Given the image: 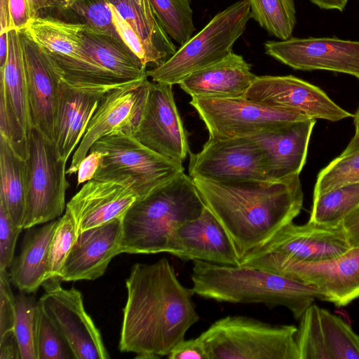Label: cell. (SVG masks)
<instances>
[{
	"label": "cell",
	"instance_id": "obj_28",
	"mask_svg": "<svg viewBox=\"0 0 359 359\" xmlns=\"http://www.w3.org/2000/svg\"><path fill=\"white\" fill-rule=\"evenodd\" d=\"M83 43L93 59L117 80L148 76L147 68L121 39L95 32L86 26Z\"/></svg>",
	"mask_w": 359,
	"mask_h": 359
},
{
	"label": "cell",
	"instance_id": "obj_18",
	"mask_svg": "<svg viewBox=\"0 0 359 359\" xmlns=\"http://www.w3.org/2000/svg\"><path fill=\"white\" fill-rule=\"evenodd\" d=\"M124 82L79 81L65 76L60 69L54 144L63 160L67 161L79 146L102 97Z\"/></svg>",
	"mask_w": 359,
	"mask_h": 359
},
{
	"label": "cell",
	"instance_id": "obj_30",
	"mask_svg": "<svg viewBox=\"0 0 359 359\" xmlns=\"http://www.w3.org/2000/svg\"><path fill=\"white\" fill-rule=\"evenodd\" d=\"M8 50L4 67L0 69V89L12 106L21 125L29 134L32 128L23 49L20 32H8Z\"/></svg>",
	"mask_w": 359,
	"mask_h": 359
},
{
	"label": "cell",
	"instance_id": "obj_50",
	"mask_svg": "<svg viewBox=\"0 0 359 359\" xmlns=\"http://www.w3.org/2000/svg\"><path fill=\"white\" fill-rule=\"evenodd\" d=\"M311 3L322 9L337 10L342 12L348 0H309Z\"/></svg>",
	"mask_w": 359,
	"mask_h": 359
},
{
	"label": "cell",
	"instance_id": "obj_20",
	"mask_svg": "<svg viewBox=\"0 0 359 359\" xmlns=\"http://www.w3.org/2000/svg\"><path fill=\"white\" fill-rule=\"evenodd\" d=\"M351 248L341 224L331 226L309 221L302 225L287 224L245 255L274 252L294 261L319 262L336 258Z\"/></svg>",
	"mask_w": 359,
	"mask_h": 359
},
{
	"label": "cell",
	"instance_id": "obj_53",
	"mask_svg": "<svg viewBox=\"0 0 359 359\" xmlns=\"http://www.w3.org/2000/svg\"><path fill=\"white\" fill-rule=\"evenodd\" d=\"M359 152V136L354 135L345 149L339 155L340 156H346Z\"/></svg>",
	"mask_w": 359,
	"mask_h": 359
},
{
	"label": "cell",
	"instance_id": "obj_43",
	"mask_svg": "<svg viewBox=\"0 0 359 359\" xmlns=\"http://www.w3.org/2000/svg\"><path fill=\"white\" fill-rule=\"evenodd\" d=\"M22 230L13 224L6 210L0 203V270L10 268L17 240Z\"/></svg>",
	"mask_w": 359,
	"mask_h": 359
},
{
	"label": "cell",
	"instance_id": "obj_51",
	"mask_svg": "<svg viewBox=\"0 0 359 359\" xmlns=\"http://www.w3.org/2000/svg\"><path fill=\"white\" fill-rule=\"evenodd\" d=\"M8 0H0V34L9 31Z\"/></svg>",
	"mask_w": 359,
	"mask_h": 359
},
{
	"label": "cell",
	"instance_id": "obj_25",
	"mask_svg": "<svg viewBox=\"0 0 359 359\" xmlns=\"http://www.w3.org/2000/svg\"><path fill=\"white\" fill-rule=\"evenodd\" d=\"M244 58L232 52L223 60L185 77L180 88L191 97H244L256 78Z\"/></svg>",
	"mask_w": 359,
	"mask_h": 359
},
{
	"label": "cell",
	"instance_id": "obj_22",
	"mask_svg": "<svg viewBox=\"0 0 359 359\" xmlns=\"http://www.w3.org/2000/svg\"><path fill=\"white\" fill-rule=\"evenodd\" d=\"M121 236L122 217L78 233L59 278L76 281L101 277L111 260L121 254Z\"/></svg>",
	"mask_w": 359,
	"mask_h": 359
},
{
	"label": "cell",
	"instance_id": "obj_35",
	"mask_svg": "<svg viewBox=\"0 0 359 359\" xmlns=\"http://www.w3.org/2000/svg\"><path fill=\"white\" fill-rule=\"evenodd\" d=\"M39 302L34 296L20 292L15 298L14 333L21 359H38L36 327Z\"/></svg>",
	"mask_w": 359,
	"mask_h": 359
},
{
	"label": "cell",
	"instance_id": "obj_39",
	"mask_svg": "<svg viewBox=\"0 0 359 359\" xmlns=\"http://www.w3.org/2000/svg\"><path fill=\"white\" fill-rule=\"evenodd\" d=\"M77 231L71 212H65L58 218L49 249L47 278H59L61 269L76 241Z\"/></svg>",
	"mask_w": 359,
	"mask_h": 359
},
{
	"label": "cell",
	"instance_id": "obj_17",
	"mask_svg": "<svg viewBox=\"0 0 359 359\" xmlns=\"http://www.w3.org/2000/svg\"><path fill=\"white\" fill-rule=\"evenodd\" d=\"M245 97L266 105L299 111L332 122L353 117L320 88L292 75L257 76Z\"/></svg>",
	"mask_w": 359,
	"mask_h": 359
},
{
	"label": "cell",
	"instance_id": "obj_4",
	"mask_svg": "<svg viewBox=\"0 0 359 359\" xmlns=\"http://www.w3.org/2000/svg\"><path fill=\"white\" fill-rule=\"evenodd\" d=\"M205 205L193 178L184 172L137 201L122 217L121 253L165 252L174 229L197 218Z\"/></svg>",
	"mask_w": 359,
	"mask_h": 359
},
{
	"label": "cell",
	"instance_id": "obj_16",
	"mask_svg": "<svg viewBox=\"0 0 359 359\" xmlns=\"http://www.w3.org/2000/svg\"><path fill=\"white\" fill-rule=\"evenodd\" d=\"M267 55L298 70H326L359 79V41L335 37L293 38L269 41Z\"/></svg>",
	"mask_w": 359,
	"mask_h": 359
},
{
	"label": "cell",
	"instance_id": "obj_7",
	"mask_svg": "<svg viewBox=\"0 0 359 359\" xmlns=\"http://www.w3.org/2000/svg\"><path fill=\"white\" fill-rule=\"evenodd\" d=\"M251 18L247 0H240L216 14L161 66L147 70L152 81L179 84L189 74L231 54Z\"/></svg>",
	"mask_w": 359,
	"mask_h": 359
},
{
	"label": "cell",
	"instance_id": "obj_1",
	"mask_svg": "<svg viewBox=\"0 0 359 359\" xmlns=\"http://www.w3.org/2000/svg\"><path fill=\"white\" fill-rule=\"evenodd\" d=\"M127 300L118 348L137 358H159L199 320L192 288L182 285L166 258L135 264L126 280Z\"/></svg>",
	"mask_w": 359,
	"mask_h": 359
},
{
	"label": "cell",
	"instance_id": "obj_23",
	"mask_svg": "<svg viewBox=\"0 0 359 359\" xmlns=\"http://www.w3.org/2000/svg\"><path fill=\"white\" fill-rule=\"evenodd\" d=\"M138 200L130 186L92 179L73 196L66 209L74 219L78 234L123 217Z\"/></svg>",
	"mask_w": 359,
	"mask_h": 359
},
{
	"label": "cell",
	"instance_id": "obj_12",
	"mask_svg": "<svg viewBox=\"0 0 359 359\" xmlns=\"http://www.w3.org/2000/svg\"><path fill=\"white\" fill-rule=\"evenodd\" d=\"M86 27L84 23L36 16L30 20L23 31L48 53L67 76L90 82H123L103 69L87 53L83 43Z\"/></svg>",
	"mask_w": 359,
	"mask_h": 359
},
{
	"label": "cell",
	"instance_id": "obj_37",
	"mask_svg": "<svg viewBox=\"0 0 359 359\" xmlns=\"http://www.w3.org/2000/svg\"><path fill=\"white\" fill-rule=\"evenodd\" d=\"M359 182V152L339 156L322 169L317 176L313 198L339 187Z\"/></svg>",
	"mask_w": 359,
	"mask_h": 359
},
{
	"label": "cell",
	"instance_id": "obj_31",
	"mask_svg": "<svg viewBox=\"0 0 359 359\" xmlns=\"http://www.w3.org/2000/svg\"><path fill=\"white\" fill-rule=\"evenodd\" d=\"M359 207V182L348 184L313 198L309 221L337 226Z\"/></svg>",
	"mask_w": 359,
	"mask_h": 359
},
{
	"label": "cell",
	"instance_id": "obj_6",
	"mask_svg": "<svg viewBox=\"0 0 359 359\" xmlns=\"http://www.w3.org/2000/svg\"><path fill=\"white\" fill-rule=\"evenodd\" d=\"M93 150L102 154L93 179L130 186L139 200L184 172L182 163L150 149L133 135L102 137L92 145Z\"/></svg>",
	"mask_w": 359,
	"mask_h": 359
},
{
	"label": "cell",
	"instance_id": "obj_34",
	"mask_svg": "<svg viewBox=\"0 0 359 359\" xmlns=\"http://www.w3.org/2000/svg\"><path fill=\"white\" fill-rule=\"evenodd\" d=\"M325 343L330 359H359V336L339 317L319 311Z\"/></svg>",
	"mask_w": 359,
	"mask_h": 359
},
{
	"label": "cell",
	"instance_id": "obj_36",
	"mask_svg": "<svg viewBox=\"0 0 359 359\" xmlns=\"http://www.w3.org/2000/svg\"><path fill=\"white\" fill-rule=\"evenodd\" d=\"M320 308L312 304L300 318L296 333L299 359H330L321 327Z\"/></svg>",
	"mask_w": 359,
	"mask_h": 359
},
{
	"label": "cell",
	"instance_id": "obj_46",
	"mask_svg": "<svg viewBox=\"0 0 359 359\" xmlns=\"http://www.w3.org/2000/svg\"><path fill=\"white\" fill-rule=\"evenodd\" d=\"M167 357L169 359H210L203 341L198 337L180 341Z\"/></svg>",
	"mask_w": 359,
	"mask_h": 359
},
{
	"label": "cell",
	"instance_id": "obj_38",
	"mask_svg": "<svg viewBox=\"0 0 359 359\" xmlns=\"http://www.w3.org/2000/svg\"><path fill=\"white\" fill-rule=\"evenodd\" d=\"M36 351L38 359L75 358L67 341L46 313L39 302L37 311Z\"/></svg>",
	"mask_w": 359,
	"mask_h": 359
},
{
	"label": "cell",
	"instance_id": "obj_52",
	"mask_svg": "<svg viewBox=\"0 0 359 359\" xmlns=\"http://www.w3.org/2000/svg\"><path fill=\"white\" fill-rule=\"evenodd\" d=\"M8 50V32L0 34V69L4 67Z\"/></svg>",
	"mask_w": 359,
	"mask_h": 359
},
{
	"label": "cell",
	"instance_id": "obj_14",
	"mask_svg": "<svg viewBox=\"0 0 359 359\" xmlns=\"http://www.w3.org/2000/svg\"><path fill=\"white\" fill-rule=\"evenodd\" d=\"M61 279H48L42 285L45 293L39 302L69 344L76 359H107L109 353L101 334L86 313L81 293L74 287L64 289Z\"/></svg>",
	"mask_w": 359,
	"mask_h": 359
},
{
	"label": "cell",
	"instance_id": "obj_3",
	"mask_svg": "<svg viewBox=\"0 0 359 359\" xmlns=\"http://www.w3.org/2000/svg\"><path fill=\"white\" fill-rule=\"evenodd\" d=\"M191 278L194 292L203 298L260 303L271 309L282 306L297 320L316 299L324 301L322 292L311 285L248 266L194 260Z\"/></svg>",
	"mask_w": 359,
	"mask_h": 359
},
{
	"label": "cell",
	"instance_id": "obj_32",
	"mask_svg": "<svg viewBox=\"0 0 359 359\" xmlns=\"http://www.w3.org/2000/svg\"><path fill=\"white\" fill-rule=\"evenodd\" d=\"M251 18L270 35L280 40L292 36L296 24L294 0H247Z\"/></svg>",
	"mask_w": 359,
	"mask_h": 359
},
{
	"label": "cell",
	"instance_id": "obj_27",
	"mask_svg": "<svg viewBox=\"0 0 359 359\" xmlns=\"http://www.w3.org/2000/svg\"><path fill=\"white\" fill-rule=\"evenodd\" d=\"M107 1L142 39L153 68L161 66L176 53V46L158 22L149 0Z\"/></svg>",
	"mask_w": 359,
	"mask_h": 359
},
{
	"label": "cell",
	"instance_id": "obj_10",
	"mask_svg": "<svg viewBox=\"0 0 359 359\" xmlns=\"http://www.w3.org/2000/svg\"><path fill=\"white\" fill-rule=\"evenodd\" d=\"M189 104L204 122L211 138L250 136L311 118L291 109L239 97H191Z\"/></svg>",
	"mask_w": 359,
	"mask_h": 359
},
{
	"label": "cell",
	"instance_id": "obj_48",
	"mask_svg": "<svg viewBox=\"0 0 359 359\" xmlns=\"http://www.w3.org/2000/svg\"><path fill=\"white\" fill-rule=\"evenodd\" d=\"M341 226L345 231L351 247H359V207L343 219Z\"/></svg>",
	"mask_w": 359,
	"mask_h": 359
},
{
	"label": "cell",
	"instance_id": "obj_26",
	"mask_svg": "<svg viewBox=\"0 0 359 359\" xmlns=\"http://www.w3.org/2000/svg\"><path fill=\"white\" fill-rule=\"evenodd\" d=\"M58 219L25 234L20 254L10 266L11 283L20 292H35L46 282L50 242Z\"/></svg>",
	"mask_w": 359,
	"mask_h": 359
},
{
	"label": "cell",
	"instance_id": "obj_19",
	"mask_svg": "<svg viewBox=\"0 0 359 359\" xmlns=\"http://www.w3.org/2000/svg\"><path fill=\"white\" fill-rule=\"evenodd\" d=\"M32 128L54 143L60 89V69L48 53L20 32Z\"/></svg>",
	"mask_w": 359,
	"mask_h": 359
},
{
	"label": "cell",
	"instance_id": "obj_13",
	"mask_svg": "<svg viewBox=\"0 0 359 359\" xmlns=\"http://www.w3.org/2000/svg\"><path fill=\"white\" fill-rule=\"evenodd\" d=\"M189 174L219 182L271 181L262 149L248 136L211 138L190 154Z\"/></svg>",
	"mask_w": 359,
	"mask_h": 359
},
{
	"label": "cell",
	"instance_id": "obj_42",
	"mask_svg": "<svg viewBox=\"0 0 359 359\" xmlns=\"http://www.w3.org/2000/svg\"><path fill=\"white\" fill-rule=\"evenodd\" d=\"M52 7L54 4L49 0H8L9 31L24 30L39 11Z\"/></svg>",
	"mask_w": 359,
	"mask_h": 359
},
{
	"label": "cell",
	"instance_id": "obj_24",
	"mask_svg": "<svg viewBox=\"0 0 359 359\" xmlns=\"http://www.w3.org/2000/svg\"><path fill=\"white\" fill-rule=\"evenodd\" d=\"M316 120L293 121L272 130L248 136L262 149L271 181L299 175L306 163Z\"/></svg>",
	"mask_w": 359,
	"mask_h": 359
},
{
	"label": "cell",
	"instance_id": "obj_47",
	"mask_svg": "<svg viewBox=\"0 0 359 359\" xmlns=\"http://www.w3.org/2000/svg\"><path fill=\"white\" fill-rule=\"evenodd\" d=\"M102 154L98 151H89L81 162L77 171L76 187L93 179L100 165Z\"/></svg>",
	"mask_w": 359,
	"mask_h": 359
},
{
	"label": "cell",
	"instance_id": "obj_33",
	"mask_svg": "<svg viewBox=\"0 0 359 359\" xmlns=\"http://www.w3.org/2000/svg\"><path fill=\"white\" fill-rule=\"evenodd\" d=\"M154 12L165 33L180 46L195 30L191 0H149Z\"/></svg>",
	"mask_w": 359,
	"mask_h": 359
},
{
	"label": "cell",
	"instance_id": "obj_40",
	"mask_svg": "<svg viewBox=\"0 0 359 359\" xmlns=\"http://www.w3.org/2000/svg\"><path fill=\"white\" fill-rule=\"evenodd\" d=\"M0 136L21 158L29 157V135L21 125L4 92L0 89Z\"/></svg>",
	"mask_w": 359,
	"mask_h": 359
},
{
	"label": "cell",
	"instance_id": "obj_11",
	"mask_svg": "<svg viewBox=\"0 0 359 359\" xmlns=\"http://www.w3.org/2000/svg\"><path fill=\"white\" fill-rule=\"evenodd\" d=\"M149 82L148 76L125 81L102 97L73 154L67 175L77 173L81 162L92 145L100 138L135 134L145 104Z\"/></svg>",
	"mask_w": 359,
	"mask_h": 359
},
{
	"label": "cell",
	"instance_id": "obj_49",
	"mask_svg": "<svg viewBox=\"0 0 359 359\" xmlns=\"http://www.w3.org/2000/svg\"><path fill=\"white\" fill-rule=\"evenodd\" d=\"M0 359H21L20 352L14 332L0 337Z\"/></svg>",
	"mask_w": 359,
	"mask_h": 359
},
{
	"label": "cell",
	"instance_id": "obj_15",
	"mask_svg": "<svg viewBox=\"0 0 359 359\" xmlns=\"http://www.w3.org/2000/svg\"><path fill=\"white\" fill-rule=\"evenodd\" d=\"M172 86L149 82L145 104L133 135L150 149L182 163L189 154V146Z\"/></svg>",
	"mask_w": 359,
	"mask_h": 359
},
{
	"label": "cell",
	"instance_id": "obj_44",
	"mask_svg": "<svg viewBox=\"0 0 359 359\" xmlns=\"http://www.w3.org/2000/svg\"><path fill=\"white\" fill-rule=\"evenodd\" d=\"M109 8L112 13L114 25L119 36L147 68L151 63L144 43L132 26L122 18L112 4H109Z\"/></svg>",
	"mask_w": 359,
	"mask_h": 359
},
{
	"label": "cell",
	"instance_id": "obj_5",
	"mask_svg": "<svg viewBox=\"0 0 359 359\" xmlns=\"http://www.w3.org/2000/svg\"><path fill=\"white\" fill-rule=\"evenodd\" d=\"M294 325H273L243 316H227L198 337L210 359H299Z\"/></svg>",
	"mask_w": 359,
	"mask_h": 359
},
{
	"label": "cell",
	"instance_id": "obj_41",
	"mask_svg": "<svg viewBox=\"0 0 359 359\" xmlns=\"http://www.w3.org/2000/svg\"><path fill=\"white\" fill-rule=\"evenodd\" d=\"M72 10L91 30L121 39L114 25L107 0H77Z\"/></svg>",
	"mask_w": 359,
	"mask_h": 359
},
{
	"label": "cell",
	"instance_id": "obj_9",
	"mask_svg": "<svg viewBox=\"0 0 359 359\" xmlns=\"http://www.w3.org/2000/svg\"><path fill=\"white\" fill-rule=\"evenodd\" d=\"M67 162L59 156L53 142L36 128L30 130L24 229L56 219L66 209L65 195L69 187Z\"/></svg>",
	"mask_w": 359,
	"mask_h": 359
},
{
	"label": "cell",
	"instance_id": "obj_29",
	"mask_svg": "<svg viewBox=\"0 0 359 359\" xmlns=\"http://www.w3.org/2000/svg\"><path fill=\"white\" fill-rule=\"evenodd\" d=\"M0 177V203L13 224L23 229L28 181L27 161L19 157L1 136Z\"/></svg>",
	"mask_w": 359,
	"mask_h": 359
},
{
	"label": "cell",
	"instance_id": "obj_55",
	"mask_svg": "<svg viewBox=\"0 0 359 359\" xmlns=\"http://www.w3.org/2000/svg\"><path fill=\"white\" fill-rule=\"evenodd\" d=\"M353 124L355 126V135L359 136V107L353 114Z\"/></svg>",
	"mask_w": 359,
	"mask_h": 359
},
{
	"label": "cell",
	"instance_id": "obj_21",
	"mask_svg": "<svg viewBox=\"0 0 359 359\" xmlns=\"http://www.w3.org/2000/svg\"><path fill=\"white\" fill-rule=\"evenodd\" d=\"M165 252L182 260L223 265L239 266L241 261L224 228L206 205L199 217L174 229Z\"/></svg>",
	"mask_w": 359,
	"mask_h": 359
},
{
	"label": "cell",
	"instance_id": "obj_45",
	"mask_svg": "<svg viewBox=\"0 0 359 359\" xmlns=\"http://www.w3.org/2000/svg\"><path fill=\"white\" fill-rule=\"evenodd\" d=\"M7 270H0V337L14 332L15 296Z\"/></svg>",
	"mask_w": 359,
	"mask_h": 359
},
{
	"label": "cell",
	"instance_id": "obj_2",
	"mask_svg": "<svg viewBox=\"0 0 359 359\" xmlns=\"http://www.w3.org/2000/svg\"><path fill=\"white\" fill-rule=\"evenodd\" d=\"M299 176L279 181L193 180L242 259L300 213L304 194Z\"/></svg>",
	"mask_w": 359,
	"mask_h": 359
},
{
	"label": "cell",
	"instance_id": "obj_8",
	"mask_svg": "<svg viewBox=\"0 0 359 359\" xmlns=\"http://www.w3.org/2000/svg\"><path fill=\"white\" fill-rule=\"evenodd\" d=\"M239 266L255 268L311 285L338 306L359 297V247L323 262H303L281 254L245 255Z\"/></svg>",
	"mask_w": 359,
	"mask_h": 359
},
{
	"label": "cell",
	"instance_id": "obj_54",
	"mask_svg": "<svg viewBox=\"0 0 359 359\" xmlns=\"http://www.w3.org/2000/svg\"><path fill=\"white\" fill-rule=\"evenodd\" d=\"M54 4V7L61 11L72 10L77 0H49Z\"/></svg>",
	"mask_w": 359,
	"mask_h": 359
}]
</instances>
